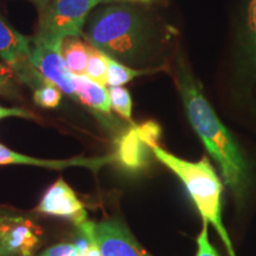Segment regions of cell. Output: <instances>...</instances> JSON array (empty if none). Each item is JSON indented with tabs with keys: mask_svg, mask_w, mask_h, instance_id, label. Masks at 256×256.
Instances as JSON below:
<instances>
[{
	"mask_svg": "<svg viewBox=\"0 0 256 256\" xmlns=\"http://www.w3.org/2000/svg\"><path fill=\"white\" fill-rule=\"evenodd\" d=\"M86 76L92 78V81L107 84V60L106 54L98 50V48L88 44V64L86 70Z\"/></svg>",
	"mask_w": 256,
	"mask_h": 256,
	"instance_id": "15",
	"label": "cell"
},
{
	"mask_svg": "<svg viewBox=\"0 0 256 256\" xmlns=\"http://www.w3.org/2000/svg\"><path fill=\"white\" fill-rule=\"evenodd\" d=\"M0 256H11L8 252L5 250L4 247L2 246V243H0Z\"/></svg>",
	"mask_w": 256,
	"mask_h": 256,
	"instance_id": "24",
	"label": "cell"
},
{
	"mask_svg": "<svg viewBox=\"0 0 256 256\" xmlns=\"http://www.w3.org/2000/svg\"><path fill=\"white\" fill-rule=\"evenodd\" d=\"M75 226L82 236L95 241L102 256H152L139 244L130 230L116 220L101 222L86 220Z\"/></svg>",
	"mask_w": 256,
	"mask_h": 256,
	"instance_id": "6",
	"label": "cell"
},
{
	"mask_svg": "<svg viewBox=\"0 0 256 256\" xmlns=\"http://www.w3.org/2000/svg\"><path fill=\"white\" fill-rule=\"evenodd\" d=\"M112 162H116L115 154L96 156V158H82V156H78V158L66 160L32 158V156L12 151L8 147L0 144V165H31L52 170H63L66 168H72V166H81V168H87L89 170H92V171H98L102 166L110 164Z\"/></svg>",
	"mask_w": 256,
	"mask_h": 256,
	"instance_id": "10",
	"label": "cell"
},
{
	"mask_svg": "<svg viewBox=\"0 0 256 256\" xmlns=\"http://www.w3.org/2000/svg\"><path fill=\"white\" fill-rule=\"evenodd\" d=\"M86 37L102 52L128 58L142 44V22L130 8L114 6L96 16Z\"/></svg>",
	"mask_w": 256,
	"mask_h": 256,
	"instance_id": "3",
	"label": "cell"
},
{
	"mask_svg": "<svg viewBox=\"0 0 256 256\" xmlns=\"http://www.w3.org/2000/svg\"><path fill=\"white\" fill-rule=\"evenodd\" d=\"M101 0H52L42 19L38 34L50 40H63L80 37L89 12Z\"/></svg>",
	"mask_w": 256,
	"mask_h": 256,
	"instance_id": "4",
	"label": "cell"
},
{
	"mask_svg": "<svg viewBox=\"0 0 256 256\" xmlns=\"http://www.w3.org/2000/svg\"><path fill=\"white\" fill-rule=\"evenodd\" d=\"M72 82L75 87L76 98L92 110L104 114L110 113V92L104 84L92 81L86 75H74Z\"/></svg>",
	"mask_w": 256,
	"mask_h": 256,
	"instance_id": "12",
	"label": "cell"
},
{
	"mask_svg": "<svg viewBox=\"0 0 256 256\" xmlns=\"http://www.w3.org/2000/svg\"><path fill=\"white\" fill-rule=\"evenodd\" d=\"M60 46L62 40H50L37 34L31 40V55L28 63L42 81L56 86L66 95L76 98L72 74L64 62Z\"/></svg>",
	"mask_w": 256,
	"mask_h": 256,
	"instance_id": "5",
	"label": "cell"
},
{
	"mask_svg": "<svg viewBox=\"0 0 256 256\" xmlns=\"http://www.w3.org/2000/svg\"><path fill=\"white\" fill-rule=\"evenodd\" d=\"M106 60H107V84L110 87H121L138 76L148 72V70H136L124 66L107 54H106Z\"/></svg>",
	"mask_w": 256,
	"mask_h": 256,
	"instance_id": "14",
	"label": "cell"
},
{
	"mask_svg": "<svg viewBox=\"0 0 256 256\" xmlns=\"http://www.w3.org/2000/svg\"><path fill=\"white\" fill-rule=\"evenodd\" d=\"M34 2H44L46 0H34Z\"/></svg>",
	"mask_w": 256,
	"mask_h": 256,
	"instance_id": "25",
	"label": "cell"
},
{
	"mask_svg": "<svg viewBox=\"0 0 256 256\" xmlns=\"http://www.w3.org/2000/svg\"><path fill=\"white\" fill-rule=\"evenodd\" d=\"M101 2H102V0H101Z\"/></svg>",
	"mask_w": 256,
	"mask_h": 256,
	"instance_id": "27",
	"label": "cell"
},
{
	"mask_svg": "<svg viewBox=\"0 0 256 256\" xmlns=\"http://www.w3.org/2000/svg\"><path fill=\"white\" fill-rule=\"evenodd\" d=\"M62 98V90L56 86L43 82L37 86L34 92V100L43 108H56Z\"/></svg>",
	"mask_w": 256,
	"mask_h": 256,
	"instance_id": "17",
	"label": "cell"
},
{
	"mask_svg": "<svg viewBox=\"0 0 256 256\" xmlns=\"http://www.w3.org/2000/svg\"><path fill=\"white\" fill-rule=\"evenodd\" d=\"M248 34L256 56V0L248 2Z\"/></svg>",
	"mask_w": 256,
	"mask_h": 256,
	"instance_id": "21",
	"label": "cell"
},
{
	"mask_svg": "<svg viewBox=\"0 0 256 256\" xmlns=\"http://www.w3.org/2000/svg\"><path fill=\"white\" fill-rule=\"evenodd\" d=\"M31 40L14 30L0 18V57L14 69L17 78L30 83L34 78L30 63Z\"/></svg>",
	"mask_w": 256,
	"mask_h": 256,
	"instance_id": "8",
	"label": "cell"
},
{
	"mask_svg": "<svg viewBox=\"0 0 256 256\" xmlns=\"http://www.w3.org/2000/svg\"><path fill=\"white\" fill-rule=\"evenodd\" d=\"M38 238L30 220L22 217H0V243L11 256H32Z\"/></svg>",
	"mask_w": 256,
	"mask_h": 256,
	"instance_id": "9",
	"label": "cell"
},
{
	"mask_svg": "<svg viewBox=\"0 0 256 256\" xmlns=\"http://www.w3.org/2000/svg\"><path fill=\"white\" fill-rule=\"evenodd\" d=\"M151 147L144 138L139 124H132V127L124 133L118 140L115 159L124 168L130 171H139L148 164Z\"/></svg>",
	"mask_w": 256,
	"mask_h": 256,
	"instance_id": "11",
	"label": "cell"
},
{
	"mask_svg": "<svg viewBox=\"0 0 256 256\" xmlns=\"http://www.w3.org/2000/svg\"><path fill=\"white\" fill-rule=\"evenodd\" d=\"M209 224L203 222V226H202L200 232L197 236V252L196 256H220L214 246L211 244L209 240Z\"/></svg>",
	"mask_w": 256,
	"mask_h": 256,
	"instance_id": "18",
	"label": "cell"
},
{
	"mask_svg": "<svg viewBox=\"0 0 256 256\" xmlns=\"http://www.w3.org/2000/svg\"><path fill=\"white\" fill-rule=\"evenodd\" d=\"M75 244L78 249L80 256H102L98 244L92 238L81 235V238Z\"/></svg>",
	"mask_w": 256,
	"mask_h": 256,
	"instance_id": "22",
	"label": "cell"
},
{
	"mask_svg": "<svg viewBox=\"0 0 256 256\" xmlns=\"http://www.w3.org/2000/svg\"><path fill=\"white\" fill-rule=\"evenodd\" d=\"M17 78L14 69L8 64H0V92L6 94L14 89V80Z\"/></svg>",
	"mask_w": 256,
	"mask_h": 256,
	"instance_id": "19",
	"label": "cell"
},
{
	"mask_svg": "<svg viewBox=\"0 0 256 256\" xmlns=\"http://www.w3.org/2000/svg\"><path fill=\"white\" fill-rule=\"evenodd\" d=\"M142 2H148V0H142Z\"/></svg>",
	"mask_w": 256,
	"mask_h": 256,
	"instance_id": "26",
	"label": "cell"
},
{
	"mask_svg": "<svg viewBox=\"0 0 256 256\" xmlns=\"http://www.w3.org/2000/svg\"><path fill=\"white\" fill-rule=\"evenodd\" d=\"M36 211L46 215L69 218L75 226L88 220L82 202L62 178L48 188Z\"/></svg>",
	"mask_w": 256,
	"mask_h": 256,
	"instance_id": "7",
	"label": "cell"
},
{
	"mask_svg": "<svg viewBox=\"0 0 256 256\" xmlns=\"http://www.w3.org/2000/svg\"><path fill=\"white\" fill-rule=\"evenodd\" d=\"M60 52L70 72L74 75H86L88 64L87 43L80 37H66L62 40Z\"/></svg>",
	"mask_w": 256,
	"mask_h": 256,
	"instance_id": "13",
	"label": "cell"
},
{
	"mask_svg": "<svg viewBox=\"0 0 256 256\" xmlns=\"http://www.w3.org/2000/svg\"><path fill=\"white\" fill-rule=\"evenodd\" d=\"M110 98L112 108L121 115L124 119L132 121V98L130 92L122 87H110Z\"/></svg>",
	"mask_w": 256,
	"mask_h": 256,
	"instance_id": "16",
	"label": "cell"
},
{
	"mask_svg": "<svg viewBox=\"0 0 256 256\" xmlns=\"http://www.w3.org/2000/svg\"><path fill=\"white\" fill-rule=\"evenodd\" d=\"M151 151L162 164L180 179L203 222L215 228L229 256H236L228 230L222 220V182L208 158L188 162L165 151L158 144L151 145Z\"/></svg>",
	"mask_w": 256,
	"mask_h": 256,
	"instance_id": "2",
	"label": "cell"
},
{
	"mask_svg": "<svg viewBox=\"0 0 256 256\" xmlns=\"http://www.w3.org/2000/svg\"><path fill=\"white\" fill-rule=\"evenodd\" d=\"M24 118V119H34V115L30 112L22 110V108H5L0 107V120L5 118Z\"/></svg>",
	"mask_w": 256,
	"mask_h": 256,
	"instance_id": "23",
	"label": "cell"
},
{
	"mask_svg": "<svg viewBox=\"0 0 256 256\" xmlns=\"http://www.w3.org/2000/svg\"><path fill=\"white\" fill-rule=\"evenodd\" d=\"M178 88L191 126L220 166L236 203L241 206L252 184L250 168L242 150L188 72L179 74Z\"/></svg>",
	"mask_w": 256,
	"mask_h": 256,
	"instance_id": "1",
	"label": "cell"
},
{
	"mask_svg": "<svg viewBox=\"0 0 256 256\" xmlns=\"http://www.w3.org/2000/svg\"><path fill=\"white\" fill-rule=\"evenodd\" d=\"M38 256H80L78 249L74 243H60L48 248Z\"/></svg>",
	"mask_w": 256,
	"mask_h": 256,
	"instance_id": "20",
	"label": "cell"
}]
</instances>
